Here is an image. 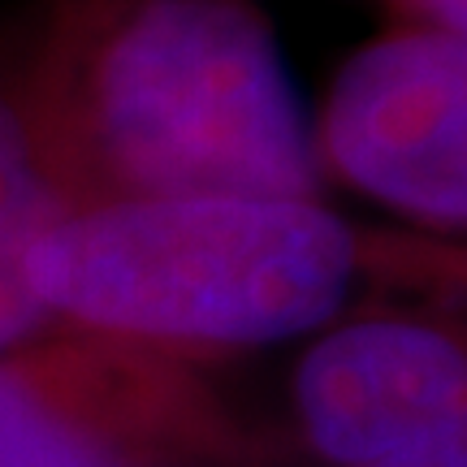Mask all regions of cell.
I'll list each match as a JSON object with an SVG mask.
<instances>
[{
  "mask_svg": "<svg viewBox=\"0 0 467 467\" xmlns=\"http://www.w3.org/2000/svg\"><path fill=\"white\" fill-rule=\"evenodd\" d=\"M17 69L66 208L325 191L312 117L255 0H35Z\"/></svg>",
  "mask_w": 467,
  "mask_h": 467,
  "instance_id": "obj_1",
  "label": "cell"
},
{
  "mask_svg": "<svg viewBox=\"0 0 467 467\" xmlns=\"http://www.w3.org/2000/svg\"><path fill=\"white\" fill-rule=\"evenodd\" d=\"M377 265V243L325 200L268 195L87 203L44 225L26 255L61 329L203 368L320 334Z\"/></svg>",
  "mask_w": 467,
  "mask_h": 467,
  "instance_id": "obj_2",
  "label": "cell"
},
{
  "mask_svg": "<svg viewBox=\"0 0 467 467\" xmlns=\"http://www.w3.org/2000/svg\"><path fill=\"white\" fill-rule=\"evenodd\" d=\"M208 368L52 329L0 355V467H255Z\"/></svg>",
  "mask_w": 467,
  "mask_h": 467,
  "instance_id": "obj_3",
  "label": "cell"
},
{
  "mask_svg": "<svg viewBox=\"0 0 467 467\" xmlns=\"http://www.w3.org/2000/svg\"><path fill=\"white\" fill-rule=\"evenodd\" d=\"M325 182L441 243L467 225V39L385 26L337 66L312 121Z\"/></svg>",
  "mask_w": 467,
  "mask_h": 467,
  "instance_id": "obj_4",
  "label": "cell"
},
{
  "mask_svg": "<svg viewBox=\"0 0 467 467\" xmlns=\"http://www.w3.org/2000/svg\"><path fill=\"white\" fill-rule=\"evenodd\" d=\"M290 411L325 467H377L467 420V342L446 312L372 307L337 317L303 350Z\"/></svg>",
  "mask_w": 467,
  "mask_h": 467,
  "instance_id": "obj_5",
  "label": "cell"
},
{
  "mask_svg": "<svg viewBox=\"0 0 467 467\" xmlns=\"http://www.w3.org/2000/svg\"><path fill=\"white\" fill-rule=\"evenodd\" d=\"M69 213L52 191L39 148H35L31 113L22 96L17 44L0 57V247L26 243L52 221Z\"/></svg>",
  "mask_w": 467,
  "mask_h": 467,
  "instance_id": "obj_6",
  "label": "cell"
},
{
  "mask_svg": "<svg viewBox=\"0 0 467 467\" xmlns=\"http://www.w3.org/2000/svg\"><path fill=\"white\" fill-rule=\"evenodd\" d=\"M39 238V234H35ZM14 243V247H0V355L26 347L35 337L61 329L52 312L39 303L31 285V273H26V255H31V243Z\"/></svg>",
  "mask_w": 467,
  "mask_h": 467,
  "instance_id": "obj_7",
  "label": "cell"
},
{
  "mask_svg": "<svg viewBox=\"0 0 467 467\" xmlns=\"http://www.w3.org/2000/svg\"><path fill=\"white\" fill-rule=\"evenodd\" d=\"M389 26L467 39V0H381Z\"/></svg>",
  "mask_w": 467,
  "mask_h": 467,
  "instance_id": "obj_8",
  "label": "cell"
},
{
  "mask_svg": "<svg viewBox=\"0 0 467 467\" xmlns=\"http://www.w3.org/2000/svg\"><path fill=\"white\" fill-rule=\"evenodd\" d=\"M377 467H467V420L420 437L407 451L381 459Z\"/></svg>",
  "mask_w": 467,
  "mask_h": 467,
  "instance_id": "obj_9",
  "label": "cell"
}]
</instances>
